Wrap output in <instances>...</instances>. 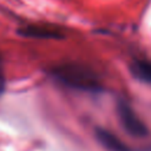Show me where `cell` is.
I'll return each mask as SVG.
<instances>
[{"label": "cell", "mask_w": 151, "mask_h": 151, "mask_svg": "<svg viewBox=\"0 0 151 151\" xmlns=\"http://www.w3.org/2000/svg\"><path fill=\"white\" fill-rule=\"evenodd\" d=\"M50 76L55 83L70 90L91 93L103 90L99 76L92 68L80 64L66 63L53 66L50 70Z\"/></svg>", "instance_id": "obj_1"}, {"label": "cell", "mask_w": 151, "mask_h": 151, "mask_svg": "<svg viewBox=\"0 0 151 151\" xmlns=\"http://www.w3.org/2000/svg\"><path fill=\"white\" fill-rule=\"evenodd\" d=\"M117 116L122 127L132 137L144 138L149 136V129L145 123L138 117L133 107L124 99H119L116 105Z\"/></svg>", "instance_id": "obj_2"}, {"label": "cell", "mask_w": 151, "mask_h": 151, "mask_svg": "<svg viewBox=\"0 0 151 151\" xmlns=\"http://www.w3.org/2000/svg\"><path fill=\"white\" fill-rule=\"evenodd\" d=\"M94 136L98 143L107 151H144L140 149L131 147L130 145L125 144L122 139H119L114 133L110 132L104 127H96Z\"/></svg>", "instance_id": "obj_3"}, {"label": "cell", "mask_w": 151, "mask_h": 151, "mask_svg": "<svg viewBox=\"0 0 151 151\" xmlns=\"http://www.w3.org/2000/svg\"><path fill=\"white\" fill-rule=\"evenodd\" d=\"M19 34L27 38L39 39H60L63 34L58 28L46 25H28L19 29Z\"/></svg>", "instance_id": "obj_4"}, {"label": "cell", "mask_w": 151, "mask_h": 151, "mask_svg": "<svg viewBox=\"0 0 151 151\" xmlns=\"http://www.w3.org/2000/svg\"><path fill=\"white\" fill-rule=\"evenodd\" d=\"M130 71L136 79L151 85V60H134L130 65Z\"/></svg>", "instance_id": "obj_5"}, {"label": "cell", "mask_w": 151, "mask_h": 151, "mask_svg": "<svg viewBox=\"0 0 151 151\" xmlns=\"http://www.w3.org/2000/svg\"><path fill=\"white\" fill-rule=\"evenodd\" d=\"M5 84H6V80H5V72H4L2 63H1V59H0V96L2 94V92H4V90H5Z\"/></svg>", "instance_id": "obj_6"}]
</instances>
